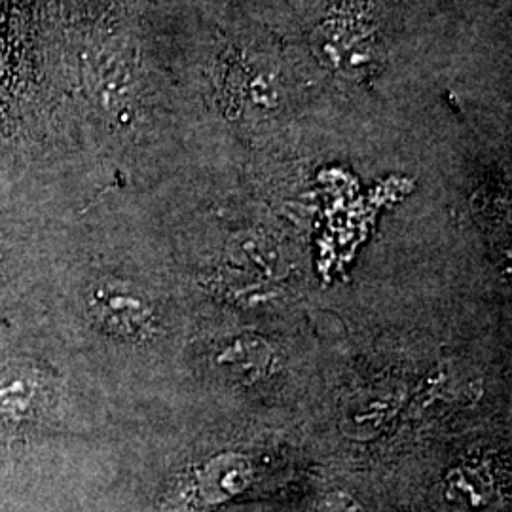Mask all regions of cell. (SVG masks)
<instances>
[{
    "mask_svg": "<svg viewBox=\"0 0 512 512\" xmlns=\"http://www.w3.org/2000/svg\"><path fill=\"white\" fill-rule=\"evenodd\" d=\"M93 321L110 336L126 342L150 340L158 329L156 308L139 287L120 279H103L88 293Z\"/></svg>",
    "mask_w": 512,
    "mask_h": 512,
    "instance_id": "obj_1",
    "label": "cell"
},
{
    "mask_svg": "<svg viewBox=\"0 0 512 512\" xmlns=\"http://www.w3.org/2000/svg\"><path fill=\"white\" fill-rule=\"evenodd\" d=\"M319 512H366L365 507L346 492H330L319 503Z\"/></svg>",
    "mask_w": 512,
    "mask_h": 512,
    "instance_id": "obj_5",
    "label": "cell"
},
{
    "mask_svg": "<svg viewBox=\"0 0 512 512\" xmlns=\"http://www.w3.org/2000/svg\"><path fill=\"white\" fill-rule=\"evenodd\" d=\"M215 363L234 382L256 384L268 376L274 363V349L255 334H241L217 351Z\"/></svg>",
    "mask_w": 512,
    "mask_h": 512,
    "instance_id": "obj_3",
    "label": "cell"
},
{
    "mask_svg": "<svg viewBox=\"0 0 512 512\" xmlns=\"http://www.w3.org/2000/svg\"><path fill=\"white\" fill-rule=\"evenodd\" d=\"M52 397L48 378L35 366L0 370V418L12 423L37 420Z\"/></svg>",
    "mask_w": 512,
    "mask_h": 512,
    "instance_id": "obj_2",
    "label": "cell"
},
{
    "mask_svg": "<svg viewBox=\"0 0 512 512\" xmlns=\"http://www.w3.org/2000/svg\"><path fill=\"white\" fill-rule=\"evenodd\" d=\"M494 480L484 467L465 465L446 480V497L459 512H478L494 499Z\"/></svg>",
    "mask_w": 512,
    "mask_h": 512,
    "instance_id": "obj_4",
    "label": "cell"
}]
</instances>
